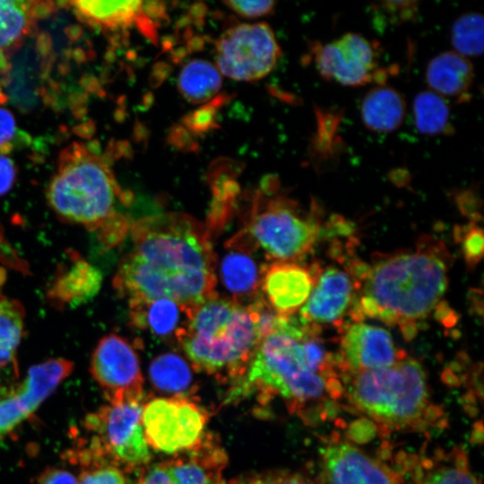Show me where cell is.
<instances>
[{
  "label": "cell",
  "mask_w": 484,
  "mask_h": 484,
  "mask_svg": "<svg viewBox=\"0 0 484 484\" xmlns=\"http://www.w3.org/2000/svg\"><path fill=\"white\" fill-rule=\"evenodd\" d=\"M129 230L134 248L113 281L129 305L169 298L194 307L216 293V257L203 223L167 212L138 219Z\"/></svg>",
  "instance_id": "cell-1"
},
{
  "label": "cell",
  "mask_w": 484,
  "mask_h": 484,
  "mask_svg": "<svg viewBox=\"0 0 484 484\" xmlns=\"http://www.w3.org/2000/svg\"><path fill=\"white\" fill-rule=\"evenodd\" d=\"M441 251L425 243L371 267L356 265L362 288L361 296L352 300L353 318L399 324L405 337H412L415 323L433 310L446 290L448 267Z\"/></svg>",
  "instance_id": "cell-2"
},
{
  "label": "cell",
  "mask_w": 484,
  "mask_h": 484,
  "mask_svg": "<svg viewBox=\"0 0 484 484\" xmlns=\"http://www.w3.org/2000/svg\"><path fill=\"white\" fill-rule=\"evenodd\" d=\"M47 200L61 219L96 233L106 247L117 245L130 229L131 223L117 211L120 203H127V194L105 159L84 144L62 151Z\"/></svg>",
  "instance_id": "cell-3"
},
{
  "label": "cell",
  "mask_w": 484,
  "mask_h": 484,
  "mask_svg": "<svg viewBox=\"0 0 484 484\" xmlns=\"http://www.w3.org/2000/svg\"><path fill=\"white\" fill-rule=\"evenodd\" d=\"M253 300L247 305L217 293L192 309L178 341L194 368L239 380L261 341Z\"/></svg>",
  "instance_id": "cell-4"
},
{
  "label": "cell",
  "mask_w": 484,
  "mask_h": 484,
  "mask_svg": "<svg viewBox=\"0 0 484 484\" xmlns=\"http://www.w3.org/2000/svg\"><path fill=\"white\" fill-rule=\"evenodd\" d=\"M307 328L299 318L284 317L276 330L261 340L229 398L279 395L298 404L321 397L326 390L325 379L308 367L300 345Z\"/></svg>",
  "instance_id": "cell-5"
},
{
  "label": "cell",
  "mask_w": 484,
  "mask_h": 484,
  "mask_svg": "<svg viewBox=\"0 0 484 484\" xmlns=\"http://www.w3.org/2000/svg\"><path fill=\"white\" fill-rule=\"evenodd\" d=\"M349 393L363 412L396 426L418 419L428 396L423 367L405 358L389 367L355 373Z\"/></svg>",
  "instance_id": "cell-6"
},
{
  "label": "cell",
  "mask_w": 484,
  "mask_h": 484,
  "mask_svg": "<svg viewBox=\"0 0 484 484\" xmlns=\"http://www.w3.org/2000/svg\"><path fill=\"white\" fill-rule=\"evenodd\" d=\"M268 258L295 261L311 250L320 235L319 224L282 196L256 192L242 229Z\"/></svg>",
  "instance_id": "cell-7"
},
{
  "label": "cell",
  "mask_w": 484,
  "mask_h": 484,
  "mask_svg": "<svg viewBox=\"0 0 484 484\" xmlns=\"http://www.w3.org/2000/svg\"><path fill=\"white\" fill-rule=\"evenodd\" d=\"M141 402L109 403L89 414L85 428L91 440L109 462L130 467L146 464L151 454L142 425Z\"/></svg>",
  "instance_id": "cell-8"
},
{
  "label": "cell",
  "mask_w": 484,
  "mask_h": 484,
  "mask_svg": "<svg viewBox=\"0 0 484 484\" xmlns=\"http://www.w3.org/2000/svg\"><path fill=\"white\" fill-rule=\"evenodd\" d=\"M281 55L271 27L240 23L227 29L216 43L220 73L238 81H255L270 73Z\"/></svg>",
  "instance_id": "cell-9"
},
{
  "label": "cell",
  "mask_w": 484,
  "mask_h": 484,
  "mask_svg": "<svg viewBox=\"0 0 484 484\" xmlns=\"http://www.w3.org/2000/svg\"><path fill=\"white\" fill-rule=\"evenodd\" d=\"M207 419L205 411L185 396L155 398L143 406L142 425L148 445L167 454L195 445Z\"/></svg>",
  "instance_id": "cell-10"
},
{
  "label": "cell",
  "mask_w": 484,
  "mask_h": 484,
  "mask_svg": "<svg viewBox=\"0 0 484 484\" xmlns=\"http://www.w3.org/2000/svg\"><path fill=\"white\" fill-rule=\"evenodd\" d=\"M315 66L320 76L343 86L358 87L376 82L382 85L386 72L379 68V54L365 37L348 32L312 48Z\"/></svg>",
  "instance_id": "cell-11"
},
{
  "label": "cell",
  "mask_w": 484,
  "mask_h": 484,
  "mask_svg": "<svg viewBox=\"0 0 484 484\" xmlns=\"http://www.w3.org/2000/svg\"><path fill=\"white\" fill-rule=\"evenodd\" d=\"M90 370L109 403L142 402L143 377L139 357L124 337L104 336L91 355Z\"/></svg>",
  "instance_id": "cell-12"
},
{
  "label": "cell",
  "mask_w": 484,
  "mask_h": 484,
  "mask_svg": "<svg viewBox=\"0 0 484 484\" xmlns=\"http://www.w3.org/2000/svg\"><path fill=\"white\" fill-rule=\"evenodd\" d=\"M317 277L296 261H273L263 266L259 292L276 314L292 316L308 299Z\"/></svg>",
  "instance_id": "cell-13"
},
{
  "label": "cell",
  "mask_w": 484,
  "mask_h": 484,
  "mask_svg": "<svg viewBox=\"0 0 484 484\" xmlns=\"http://www.w3.org/2000/svg\"><path fill=\"white\" fill-rule=\"evenodd\" d=\"M341 351L343 362L354 373L389 367L402 359L389 332L361 322L346 328Z\"/></svg>",
  "instance_id": "cell-14"
},
{
  "label": "cell",
  "mask_w": 484,
  "mask_h": 484,
  "mask_svg": "<svg viewBox=\"0 0 484 484\" xmlns=\"http://www.w3.org/2000/svg\"><path fill=\"white\" fill-rule=\"evenodd\" d=\"M354 286L346 272L327 268L317 277L308 299L299 310V320L314 327L337 322L354 298Z\"/></svg>",
  "instance_id": "cell-15"
},
{
  "label": "cell",
  "mask_w": 484,
  "mask_h": 484,
  "mask_svg": "<svg viewBox=\"0 0 484 484\" xmlns=\"http://www.w3.org/2000/svg\"><path fill=\"white\" fill-rule=\"evenodd\" d=\"M227 454L212 434L169 461L163 462L175 484H227L222 471Z\"/></svg>",
  "instance_id": "cell-16"
},
{
  "label": "cell",
  "mask_w": 484,
  "mask_h": 484,
  "mask_svg": "<svg viewBox=\"0 0 484 484\" xmlns=\"http://www.w3.org/2000/svg\"><path fill=\"white\" fill-rule=\"evenodd\" d=\"M324 468L327 484H396L381 465L347 443L326 448Z\"/></svg>",
  "instance_id": "cell-17"
},
{
  "label": "cell",
  "mask_w": 484,
  "mask_h": 484,
  "mask_svg": "<svg viewBox=\"0 0 484 484\" xmlns=\"http://www.w3.org/2000/svg\"><path fill=\"white\" fill-rule=\"evenodd\" d=\"M229 251L220 261V276L235 300L255 298L259 294L262 269L252 255L257 249L249 238L239 231L227 243Z\"/></svg>",
  "instance_id": "cell-18"
},
{
  "label": "cell",
  "mask_w": 484,
  "mask_h": 484,
  "mask_svg": "<svg viewBox=\"0 0 484 484\" xmlns=\"http://www.w3.org/2000/svg\"><path fill=\"white\" fill-rule=\"evenodd\" d=\"M83 22L102 29H125L136 24L149 37L154 28L142 1L80 0L70 3Z\"/></svg>",
  "instance_id": "cell-19"
},
{
  "label": "cell",
  "mask_w": 484,
  "mask_h": 484,
  "mask_svg": "<svg viewBox=\"0 0 484 484\" xmlns=\"http://www.w3.org/2000/svg\"><path fill=\"white\" fill-rule=\"evenodd\" d=\"M474 69L469 58L454 51H445L428 64L426 82L430 91L458 102L470 99Z\"/></svg>",
  "instance_id": "cell-20"
},
{
  "label": "cell",
  "mask_w": 484,
  "mask_h": 484,
  "mask_svg": "<svg viewBox=\"0 0 484 484\" xmlns=\"http://www.w3.org/2000/svg\"><path fill=\"white\" fill-rule=\"evenodd\" d=\"M132 324L147 329L160 338H175L184 334L194 307H188L169 298L129 305Z\"/></svg>",
  "instance_id": "cell-21"
},
{
  "label": "cell",
  "mask_w": 484,
  "mask_h": 484,
  "mask_svg": "<svg viewBox=\"0 0 484 484\" xmlns=\"http://www.w3.org/2000/svg\"><path fill=\"white\" fill-rule=\"evenodd\" d=\"M102 274L82 258L73 256L53 280L48 297L62 306H78L92 298L99 290Z\"/></svg>",
  "instance_id": "cell-22"
},
{
  "label": "cell",
  "mask_w": 484,
  "mask_h": 484,
  "mask_svg": "<svg viewBox=\"0 0 484 484\" xmlns=\"http://www.w3.org/2000/svg\"><path fill=\"white\" fill-rule=\"evenodd\" d=\"M360 115L368 130L390 133L402 125L406 116V101L396 89L378 85L363 97Z\"/></svg>",
  "instance_id": "cell-23"
},
{
  "label": "cell",
  "mask_w": 484,
  "mask_h": 484,
  "mask_svg": "<svg viewBox=\"0 0 484 484\" xmlns=\"http://www.w3.org/2000/svg\"><path fill=\"white\" fill-rule=\"evenodd\" d=\"M73 364L65 359H50L32 366L14 393L32 414L73 371Z\"/></svg>",
  "instance_id": "cell-24"
},
{
  "label": "cell",
  "mask_w": 484,
  "mask_h": 484,
  "mask_svg": "<svg viewBox=\"0 0 484 484\" xmlns=\"http://www.w3.org/2000/svg\"><path fill=\"white\" fill-rule=\"evenodd\" d=\"M52 7L51 2L0 0V52L14 49L29 33L36 18Z\"/></svg>",
  "instance_id": "cell-25"
},
{
  "label": "cell",
  "mask_w": 484,
  "mask_h": 484,
  "mask_svg": "<svg viewBox=\"0 0 484 484\" xmlns=\"http://www.w3.org/2000/svg\"><path fill=\"white\" fill-rule=\"evenodd\" d=\"M149 376L157 390L176 396H184L189 393L193 384L188 364L173 352L156 357L150 364Z\"/></svg>",
  "instance_id": "cell-26"
},
{
  "label": "cell",
  "mask_w": 484,
  "mask_h": 484,
  "mask_svg": "<svg viewBox=\"0 0 484 484\" xmlns=\"http://www.w3.org/2000/svg\"><path fill=\"white\" fill-rule=\"evenodd\" d=\"M177 86L183 97L192 103L211 99L221 86L219 70L211 63L194 59L181 70Z\"/></svg>",
  "instance_id": "cell-27"
},
{
  "label": "cell",
  "mask_w": 484,
  "mask_h": 484,
  "mask_svg": "<svg viewBox=\"0 0 484 484\" xmlns=\"http://www.w3.org/2000/svg\"><path fill=\"white\" fill-rule=\"evenodd\" d=\"M413 118L418 131L423 134H451L454 131L447 101L432 91H424L416 95Z\"/></svg>",
  "instance_id": "cell-28"
},
{
  "label": "cell",
  "mask_w": 484,
  "mask_h": 484,
  "mask_svg": "<svg viewBox=\"0 0 484 484\" xmlns=\"http://www.w3.org/2000/svg\"><path fill=\"white\" fill-rule=\"evenodd\" d=\"M484 20L480 13H467L458 17L451 29L454 52L469 58L483 52Z\"/></svg>",
  "instance_id": "cell-29"
},
{
  "label": "cell",
  "mask_w": 484,
  "mask_h": 484,
  "mask_svg": "<svg viewBox=\"0 0 484 484\" xmlns=\"http://www.w3.org/2000/svg\"><path fill=\"white\" fill-rule=\"evenodd\" d=\"M25 312L22 304L0 294V349L16 351L24 334Z\"/></svg>",
  "instance_id": "cell-30"
},
{
  "label": "cell",
  "mask_w": 484,
  "mask_h": 484,
  "mask_svg": "<svg viewBox=\"0 0 484 484\" xmlns=\"http://www.w3.org/2000/svg\"><path fill=\"white\" fill-rule=\"evenodd\" d=\"M31 414L14 390L0 396V437L12 432Z\"/></svg>",
  "instance_id": "cell-31"
},
{
  "label": "cell",
  "mask_w": 484,
  "mask_h": 484,
  "mask_svg": "<svg viewBox=\"0 0 484 484\" xmlns=\"http://www.w3.org/2000/svg\"><path fill=\"white\" fill-rule=\"evenodd\" d=\"M78 484H125L122 471L108 462H97L84 466Z\"/></svg>",
  "instance_id": "cell-32"
},
{
  "label": "cell",
  "mask_w": 484,
  "mask_h": 484,
  "mask_svg": "<svg viewBox=\"0 0 484 484\" xmlns=\"http://www.w3.org/2000/svg\"><path fill=\"white\" fill-rule=\"evenodd\" d=\"M381 19L391 25H401L411 22L419 13L417 1H383L374 7Z\"/></svg>",
  "instance_id": "cell-33"
},
{
  "label": "cell",
  "mask_w": 484,
  "mask_h": 484,
  "mask_svg": "<svg viewBox=\"0 0 484 484\" xmlns=\"http://www.w3.org/2000/svg\"><path fill=\"white\" fill-rule=\"evenodd\" d=\"M484 236L480 228L470 225L462 238V250L468 266L478 264L483 256Z\"/></svg>",
  "instance_id": "cell-34"
},
{
  "label": "cell",
  "mask_w": 484,
  "mask_h": 484,
  "mask_svg": "<svg viewBox=\"0 0 484 484\" xmlns=\"http://www.w3.org/2000/svg\"><path fill=\"white\" fill-rule=\"evenodd\" d=\"M18 377L16 351L0 349V396L14 390Z\"/></svg>",
  "instance_id": "cell-35"
},
{
  "label": "cell",
  "mask_w": 484,
  "mask_h": 484,
  "mask_svg": "<svg viewBox=\"0 0 484 484\" xmlns=\"http://www.w3.org/2000/svg\"><path fill=\"white\" fill-rule=\"evenodd\" d=\"M423 484H479V482L466 469L453 466L435 471Z\"/></svg>",
  "instance_id": "cell-36"
},
{
  "label": "cell",
  "mask_w": 484,
  "mask_h": 484,
  "mask_svg": "<svg viewBox=\"0 0 484 484\" xmlns=\"http://www.w3.org/2000/svg\"><path fill=\"white\" fill-rule=\"evenodd\" d=\"M224 4L235 13L247 18H256L271 13L274 1H226Z\"/></svg>",
  "instance_id": "cell-37"
},
{
  "label": "cell",
  "mask_w": 484,
  "mask_h": 484,
  "mask_svg": "<svg viewBox=\"0 0 484 484\" xmlns=\"http://www.w3.org/2000/svg\"><path fill=\"white\" fill-rule=\"evenodd\" d=\"M18 136V128L13 114L0 108V152L7 153L13 149V143Z\"/></svg>",
  "instance_id": "cell-38"
},
{
  "label": "cell",
  "mask_w": 484,
  "mask_h": 484,
  "mask_svg": "<svg viewBox=\"0 0 484 484\" xmlns=\"http://www.w3.org/2000/svg\"><path fill=\"white\" fill-rule=\"evenodd\" d=\"M38 484H78L77 478L70 471L49 467L39 476Z\"/></svg>",
  "instance_id": "cell-39"
},
{
  "label": "cell",
  "mask_w": 484,
  "mask_h": 484,
  "mask_svg": "<svg viewBox=\"0 0 484 484\" xmlns=\"http://www.w3.org/2000/svg\"><path fill=\"white\" fill-rule=\"evenodd\" d=\"M16 179V168L13 161L0 154V195L6 194Z\"/></svg>",
  "instance_id": "cell-40"
},
{
  "label": "cell",
  "mask_w": 484,
  "mask_h": 484,
  "mask_svg": "<svg viewBox=\"0 0 484 484\" xmlns=\"http://www.w3.org/2000/svg\"><path fill=\"white\" fill-rule=\"evenodd\" d=\"M138 484H175L164 464L157 463L147 470L140 478Z\"/></svg>",
  "instance_id": "cell-41"
},
{
  "label": "cell",
  "mask_w": 484,
  "mask_h": 484,
  "mask_svg": "<svg viewBox=\"0 0 484 484\" xmlns=\"http://www.w3.org/2000/svg\"><path fill=\"white\" fill-rule=\"evenodd\" d=\"M282 484H313L298 475L282 473Z\"/></svg>",
  "instance_id": "cell-42"
},
{
  "label": "cell",
  "mask_w": 484,
  "mask_h": 484,
  "mask_svg": "<svg viewBox=\"0 0 484 484\" xmlns=\"http://www.w3.org/2000/svg\"><path fill=\"white\" fill-rule=\"evenodd\" d=\"M9 68L5 56L0 52V70L6 71Z\"/></svg>",
  "instance_id": "cell-43"
},
{
  "label": "cell",
  "mask_w": 484,
  "mask_h": 484,
  "mask_svg": "<svg viewBox=\"0 0 484 484\" xmlns=\"http://www.w3.org/2000/svg\"><path fill=\"white\" fill-rule=\"evenodd\" d=\"M5 98L3 92L0 90V103H3L4 101Z\"/></svg>",
  "instance_id": "cell-44"
},
{
  "label": "cell",
  "mask_w": 484,
  "mask_h": 484,
  "mask_svg": "<svg viewBox=\"0 0 484 484\" xmlns=\"http://www.w3.org/2000/svg\"><path fill=\"white\" fill-rule=\"evenodd\" d=\"M3 282H4V272H0V287L3 284Z\"/></svg>",
  "instance_id": "cell-45"
}]
</instances>
